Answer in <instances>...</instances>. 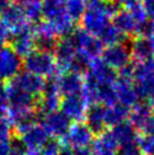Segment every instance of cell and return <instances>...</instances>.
<instances>
[{
    "mask_svg": "<svg viewBox=\"0 0 154 155\" xmlns=\"http://www.w3.org/2000/svg\"><path fill=\"white\" fill-rule=\"evenodd\" d=\"M113 0H86V12L82 17V28L98 36L120 10Z\"/></svg>",
    "mask_w": 154,
    "mask_h": 155,
    "instance_id": "6da1fadb",
    "label": "cell"
},
{
    "mask_svg": "<svg viewBox=\"0 0 154 155\" xmlns=\"http://www.w3.org/2000/svg\"><path fill=\"white\" fill-rule=\"evenodd\" d=\"M133 65V82L138 102L154 103V58Z\"/></svg>",
    "mask_w": 154,
    "mask_h": 155,
    "instance_id": "7a4b0ae2",
    "label": "cell"
},
{
    "mask_svg": "<svg viewBox=\"0 0 154 155\" xmlns=\"http://www.w3.org/2000/svg\"><path fill=\"white\" fill-rule=\"evenodd\" d=\"M43 7V17L55 26L59 38L68 36L76 30L75 22L68 17L65 8L66 0H41Z\"/></svg>",
    "mask_w": 154,
    "mask_h": 155,
    "instance_id": "3957f363",
    "label": "cell"
},
{
    "mask_svg": "<svg viewBox=\"0 0 154 155\" xmlns=\"http://www.w3.org/2000/svg\"><path fill=\"white\" fill-rule=\"evenodd\" d=\"M23 68L42 78H50L59 75L53 52L41 51L36 49L23 59Z\"/></svg>",
    "mask_w": 154,
    "mask_h": 155,
    "instance_id": "277c9868",
    "label": "cell"
},
{
    "mask_svg": "<svg viewBox=\"0 0 154 155\" xmlns=\"http://www.w3.org/2000/svg\"><path fill=\"white\" fill-rule=\"evenodd\" d=\"M129 122L133 125L137 133L142 135L154 134V113L153 103L151 102H137L129 112Z\"/></svg>",
    "mask_w": 154,
    "mask_h": 155,
    "instance_id": "5b68a950",
    "label": "cell"
},
{
    "mask_svg": "<svg viewBox=\"0 0 154 155\" xmlns=\"http://www.w3.org/2000/svg\"><path fill=\"white\" fill-rule=\"evenodd\" d=\"M118 78V73L110 68L102 61L101 58L92 59L89 70L85 74L84 84L89 86H103L113 85Z\"/></svg>",
    "mask_w": 154,
    "mask_h": 155,
    "instance_id": "8992f818",
    "label": "cell"
},
{
    "mask_svg": "<svg viewBox=\"0 0 154 155\" xmlns=\"http://www.w3.org/2000/svg\"><path fill=\"white\" fill-rule=\"evenodd\" d=\"M9 47L17 53L21 58H25L31 52L35 50L34 41V25L31 23H25L23 26L12 33V39Z\"/></svg>",
    "mask_w": 154,
    "mask_h": 155,
    "instance_id": "52a82bcc",
    "label": "cell"
},
{
    "mask_svg": "<svg viewBox=\"0 0 154 155\" xmlns=\"http://www.w3.org/2000/svg\"><path fill=\"white\" fill-rule=\"evenodd\" d=\"M77 47L74 41L73 34L64 38H59L57 45L53 50V56L56 58L58 73L64 74L69 71L70 62L77 53Z\"/></svg>",
    "mask_w": 154,
    "mask_h": 155,
    "instance_id": "ba28073f",
    "label": "cell"
},
{
    "mask_svg": "<svg viewBox=\"0 0 154 155\" xmlns=\"http://www.w3.org/2000/svg\"><path fill=\"white\" fill-rule=\"evenodd\" d=\"M100 58L105 65L115 70L124 68L125 66L129 65L132 61L129 45H127L126 43L113 44V45L105 47L103 49L102 54Z\"/></svg>",
    "mask_w": 154,
    "mask_h": 155,
    "instance_id": "9c48e42d",
    "label": "cell"
},
{
    "mask_svg": "<svg viewBox=\"0 0 154 155\" xmlns=\"http://www.w3.org/2000/svg\"><path fill=\"white\" fill-rule=\"evenodd\" d=\"M73 38L78 51L86 54L91 59L101 57L104 45L99 40L98 36L90 34L83 28H76L73 33Z\"/></svg>",
    "mask_w": 154,
    "mask_h": 155,
    "instance_id": "30bf717a",
    "label": "cell"
},
{
    "mask_svg": "<svg viewBox=\"0 0 154 155\" xmlns=\"http://www.w3.org/2000/svg\"><path fill=\"white\" fill-rule=\"evenodd\" d=\"M23 60L9 45L0 48V81H12L22 71Z\"/></svg>",
    "mask_w": 154,
    "mask_h": 155,
    "instance_id": "8fae6325",
    "label": "cell"
},
{
    "mask_svg": "<svg viewBox=\"0 0 154 155\" xmlns=\"http://www.w3.org/2000/svg\"><path fill=\"white\" fill-rule=\"evenodd\" d=\"M58 40L59 35L55 26L50 22H40L34 25V41L36 50L53 52Z\"/></svg>",
    "mask_w": 154,
    "mask_h": 155,
    "instance_id": "7c38bea8",
    "label": "cell"
},
{
    "mask_svg": "<svg viewBox=\"0 0 154 155\" xmlns=\"http://www.w3.org/2000/svg\"><path fill=\"white\" fill-rule=\"evenodd\" d=\"M90 104L87 103L85 97L81 94L64 96L60 102V111L68 117L70 121L81 122L85 118L86 110Z\"/></svg>",
    "mask_w": 154,
    "mask_h": 155,
    "instance_id": "4fadbf2b",
    "label": "cell"
},
{
    "mask_svg": "<svg viewBox=\"0 0 154 155\" xmlns=\"http://www.w3.org/2000/svg\"><path fill=\"white\" fill-rule=\"evenodd\" d=\"M42 126L53 138H64L72 126V121L61 111H55L42 118Z\"/></svg>",
    "mask_w": 154,
    "mask_h": 155,
    "instance_id": "5bb4252c",
    "label": "cell"
},
{
    "mask_svg": "<svg viewBox=\"0 0 154 155\" xmlns=\"http://www.w3.org/2000/svg\"><path fill=\"white\" fill-rule=\"evenodd\" d=\"M8 108L12 109H35L38 105V96L30 94L19 87L9 83L6 86Z\"/></svg>",
    "mask_w": 154,
    "mask_h": 155,
    "instance_id": "9a60e30c",
    "label": "cell"
},
{
    "mask_svg": "<svg viewBox=\"0 0 154 155\" xmlns=\"http://www.w3.org/2000/svg\"><path fill=\"white\" fill-rule=\"evenodd\" d=\"M93 133L89 129L85 122H75L70 126L67 135L64 137V142L66 146L70 148L79 146L92 145L93 143Z\"/></svg>",
    "mask_w": 154,
    "mask_h": 155,
    "instance_id": "2e32d148",
    "label": "cell"
},
{
    "mask_svg": "<svg viewBox=\"0 0 154 155\" xmlns=\"http://www.w3.org/2000/svg\"><path fill=\"white\" fill-rule=\"evenodd\" d=\"M9 83H12L13 85L24 90L30 94L40 97L43 90V85H44V79L34 74L23 70V71H19L12 81H9Z\"/></svg>",
    "mask_w": 154,
    "mask_h": 155,
    "instance_id": "e0dca14e",
    "label": "cell"
},
{
    "mask_svg": "<svg viewBox=\"0 0 154 155\" xmlns=\"http://www.w3.org/2000/svg\"><path fill=\"white\" fill-rule=\"evenodd\" d=\"M58 87L60 95L64 96L81 94L84 88V78L73 71L60 74L58 76Z\"/></svg>",
    "mask_w": 154,
    "mask_h": 155,
    "instance_id": "ac0fdd59",
    "label": "cell"
},
{
    "mask_svg": "<svg viewBox=\"0 0 154 155\" xmlns=\"http://www.w3.org/2000/svg\"><path fill=\"white\" fill-rule=\"evenodd\" d=\"M115 90L117 99H118V103L130 109L138 102V97H137L136 91L134 87L133 79L118 77L115 83Z\"/></svg>",
    "mask_w": 154,
    "mask_h": 155,
    "instance_id": "d6986e66",
    "label": "cell"
},
{
    "mask_svg": "<svg viewBox=\"0 0 154 155\" xmlns=\"http://www.w3.org/2000/svg\"><path fill=\"white\" fill-rule=\"evenodd\" d=\"M50 138L45 128L42 125L35 124L30 129H27L24 134L21 135L22 142L24 143L27 151H38L41 148L44 143Z\"/></svg>",
    "mask_w": 154,
    "mask_h": 155,
    "instance_id": "ffe728a7",
    "label": "cell"
},
{
    "mask_svg": "<svg viewBox=\"0 0 154 155\" xmlns=\"http://www.w3.org/2000/svg\"><path fill=\"white\" fill-rule=\"evenodd\" d=\"M0 17H1L0 19L9 27L12 33L27 23L19 2L10 1L0 13Z\"/></svg>",
    "mask_w": 154,
    "mask_h": 155,
    "instance_id": "44dd1931",
    "label": "cell"
},
{
    "mask_svg": "<svg viewBox=\"0 0 154 155\" xmlns=\"http://www.w3.org/2000/svg\"><path fill=\"white\" fill-rule=\"evenodd\" d=\"M85 124L93 135H101L105 131V121H104V105L94 103L90 104L85 113Z\"/></svg>",
    "mask_w": 154,
    "mask_h": 155,
    "instance_id": "7402d4cb",
    "label": "cell"
},
{
    "mask_svg": "<svg viewBox=\"0 0 154 155\" xmlns=\"http://www.w3.org/2000/svg\"><path fill=\"white\" fill-rule=\"evenodd\" d=\"M129 50L132 54V60L136 62L150 60L154 58V47L149 38L135 36L130 41Z\"/></svg>",
    "mask_w": 154,
    "mask_h": 155,
    "instance_id": "603a6c76",
    "label": "cell"
},
{
    "mask_svg": "<svg viewBox=\"0 0 154 155\" xmlns=\"http://www.w3.org/2000/svg\"><path fill=\"white\" fill-rule=\"evenodd\" d=\"M118 146L119 144L113 137L111 130H105L92 143L93 153L99 155H116Z\"/></svg>",
    "mask_w": 154,
    "mask_h": 155,
    "instance_id": "cb8c5ba5",
    "label": "cell"
},
{
    "mask_svg": "<svg viewBox=\"0 0 154 155\" xmlns=\"http://www.w3.org/2000/svg\"><path fill=\"white\" fill-rule=\"evenodd\" d=\"M112 24L120 30L124 34L136 36L137 30L139 27V24L135 21V18L132 16L127 9H120L118 13L112 17Z\"/></svg>",
    "mask_w": 154,
    "mask_h": 155,
    "instance_id": "d4e9b609",
    "label": "cell"
},
{
    "mask_svg": "<svg viewBox=\"0 0 154 155\" xmlns=\"http://www.w3.org/2000/svg\"><path fill=\"white\" fill-rule=\"evenodd\" d=\"M130 109L120 103H116L110 107H104V121L107 127H113L126 120L129 117Z\"/></svg>",
    "mask_w": 154,
    "mask_h": 155,
    "instance_id": "484cf974",
    "label": "cell"
},
{
    "mask_svg": "<svg viewBox=\"0 0 154 155\" xmlns=\"http://www.w3.org/2000/svg\"><path fill=\"white\" fill-rule=\"evenodd\" d=\"M98 38L102 42L103 45H107V47L113 45V44L126 43L128 40V36L124 34L120 30H118L111 22L100 32Z\"/></svg>",
    "mask_w": 154,
    "mask_h": 155,
    "instance_id": "4316f807",
    "label": "cell"
},
{
    "mask_svg": "<svg viewBox=\"0 0 154 155\" xmlns=\"http://www.w3.org/2000/svg\"><path fill=\"white\" fill-rule=\"evenodd\" d=\"M19 4L27 22L35 25L42 22L41 19L43 18V7L41 0H22Z\"/></svg>",
    "mask_w": 154,
    "mask_h": 155,
    "instance_id": "83f0119b",
    "label": "cell"
},
{
    "mask_svg": "<svg viewBox=\"0 0 154 155\" xmlns=\"http://www.w3.org/2000/svg\"><path fill=\"white\" fill-rule=\"evenodd\" d=\"M111 133L118 144H124L132 140H137V131L129 121H122L112 127Z\"/></svg>",
    "mask_w": 154,
    "mask_h": 155,
    "instance_id": "f1b7e54d",
    "label": "cell"
},
{
    "mask_svg": "<svg viewBox=\"0 0 154 155\" xmlns=\"http://www.w3.org/2000/svg\"><path fill=\"white\" fill-rule=\"evenodd\" d=\"M65 8L68 17L76 23L81 21L86 12V0H66Z\"/></svg>",
    "mask_w": 154,
    "mask_h": 155,
    "instance_id": "f546056e",
    "label": "cell"
},
{
    "mask_svg": "<svg viewBox=\"0 0 154 155\" xmlns=\"http://www.w3.org/2000/svg\"><path fill=\"white\" fill-rule=\"evenodd\" d=\"M92 59L89 57L82 53L81 51H77L75 57L73 58V60L70 62V67H69V71H73L76 74H86V71L89 70L91 65Z\"/></svg>",
    "mask_w": 154,
    "mask_h": 155,
    "instance_id": "4dcf8cb0",
    "label": "cell"
},
{
    "mask_svg": "<svg viewBox=\"0 0 154 155\" xmlns=\"http://www.w3.org/2000/svg\"><path fill=\"white\" fill-rule=\"evenodd\" d=\"M116 155H143L139 144H138V139L120 144Z\"/></svg>",
    "mask_w": 154,
    "mask_h": 155,
    "instance_id": "1f68e13d",
    "label": "cell"
},
{
    "mask_svg": "<svg viewBox=\"0 0 154 155\" xmlns=\"http://www.w3.org/2000/svg\"><path fill=\"white\" fill-rule=\"evenodd\" d=\"M61 143L57 138H49L47 142L43 144L41 148L38 150L41 155H58L60 148H61Z\"/></svg>",
    "mask_w": 154,
    "mask_h": 155,
    "instance_id": "d6a6232c",
    "label": "cell"
},
{
    "mask_svg": "<svg viewBox=\"0 0 154 155\" xmlns=\"http://www.w3.org/2000/svg\"><path fill=\"white\" fill-rule=\"evenodd\" d=\"M126 9L132 14V16L135 18V21H136L139 25L143 24V23H145L146 21L149 19V17H147V15H146L145 10H144V7H143V5H142L141 1L134 2L133 5H130V6L127 7Z\"/></svg>",
    "mask_w": 154,
    "mask_h": 155,
    "instance_id": "836d02e7",
    "label": "cell"
},
{
    "mask_svg": "<svg viewBox=\"0 0 154 155\" xmlns=\"http://www.w3.org/2000/svg\"><path fill=\"white\" fill-rule=\"evenodd\" d=\"M143 155H154V134L153 135H143L138 139Z\"/></svg>",
    "mask_w": 154,
    "mask_h": 155,
    "instance_id": "e575fe53",
    "label": "cell"
},
{
    "mask_svg": "<svg viewBox=\"0 0 154 155\" xmlns=\"http://www.w3.org/2000/svg\"><path fill=\"white\" fill-rule=\"evenodd\" d=\"M13 131V126L7 117L0 119V139H8Z\"/></svg>",
    "mask_w": 154,
    "mask_h": 155,
    "instance_id": "d590c367",
    "label": "cell"
},
{
    "mask_svg": "<svg viewBox=\"0 0 154 155\" xmlns=\"http://www.w3.org/2000/svg\"><path fill=\"white\" fill-rule=\"evenodd\" d=\"M12 39V31L0 19V48L6 47Z\"/></svg>",
    "mask_w": 154,
    "mask_h": 155,
    "instance_id": "8d00e7d4",
    "label": "cell"
},
{
    "mask_svg": "<svg viewBox=\"0 0 154 155\" xmlns=\"http://www.w3.org/2000/svg\"><path fill=\"white\" fill-rule=\"evenodd\" d=\"M7 109H8V101L6 94V86L0 81V111L7 112Z\"/></svg>",
    "mask_w": 154,
    "mask_h": 155,
    "instance_id": "74e56055",
    "label": "cell"
},
{
    "mask_svg": "<svg viewBox=\"0 0 154 155\" xmlns=\"http://www.w3.org/2000/svg\"><path fill=\"white\" fill-rule=\"evenodd\" d=\"M142 5L149 19H154V0H143Z\"/></svg>",
    "mask_w": 154,
    "mask_h": 155,
    "instance_id": "f35d334b",
    "label": "cell"
},
{
    "mask_svg": "<svg viewBox=\"0 0 154 155\" xmlns=\"http://www.w3.org/2000/svg\"><path fill=\"white\" fill-rule=\"evenodd\" d=\"M73 153H74V155H92L93 154L92 145L75 147V148H73Z\"/></svg>",
    "mask_w": 154,
    "mask_h": 155,
    "instance_id": "ab89813d",
    "label": "cell"
},
{
    "mask_svg": "<svg viewBox=\"0 0 154 155\" xmlns=\"http://www.w3.org/2000/svg\"><path fill=\"white\" fill-rule=\"evenodd\" d=\"M12 152V144L9 139H0V155H9Z\"/></svg>",
    "mask_w": 154,
    "mask_h": 155,
    "instance_id": "60d3db41",
    "label": "cell"
},
{
    "mask_svg": "<svg viewBox=\"0 0 154 155\" xmlns=\"http://www.w3.org/2000/svg\"><path fill=\"white\" fill-rule=\"evenodd\" d=\"M116 4H118L120 7H124V8H127L130 5H133L134 2H136L138 0H113Z\"/></svg>",
    "mask_w": 154,
    "mask_h": 155,
    "instance_id": "b9f144b4",
    "label": "cell"
},
{
    "mask_svg": "<svg viewBox=\"0 0 154 155\" xmlns=\"http://www.w3.org/2000/svg\"><path fill=\"white\" fill-rule=\"evenodd\" d=\"M58 155H74L73 148H70L69 146H66V145H62Z\"/></svg>",
    "mask_w": 154,
    "mask_h": 155,
    "instance_id": "7bdbcfd3",
    "label": "cell"
},
{
    "mask_svg": "<svg viewBox=\"0 0 154 155\" xmlns=\"http://www.w3.org/2000/svg\"><path fill=\"white\" fill-rule=\"evenodd\" d=\"M28 152V151H27ZM27 152H24V151H14L12 150L10 152V154L9 155H27Z\"/></svg>",
    "mask_w": 154,
    "mask_h": 155,
    "instance_id": "ee69618b",
    "label": "cell"
},
{
    "mask_svg": "<svg viewBox=\"0 0 154 155\" xmlns=\"http://www.w3.org/2000/svg\"><path fill=\"white\" fill-rule=\"evenodd\" d=\"M16 1H18V2H21V1H22V0H16Z\"/></svg>",
    "mask_w": 154,
    "mask_h": 155,
    "instance_id": "f6af8a7d",
    "label": "cell"
},
{
    "mask_svg": "<svg viewBox=\"0 0 154 155\" xmlns=\"http://www.w3.org/2000/svg\"><path fill=\"white\" fill-rule=\"evenodd\" d=\"M92 155H99V154H95V153H93V154H92Z\"/></svg>",
    "mask_w": 154,
    "mask_h": 155,
    "instance_id": "bcb514c9",
    "label": "cell"
}]
</instances>
